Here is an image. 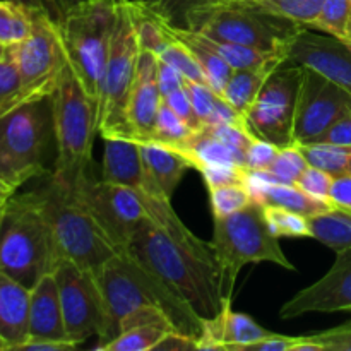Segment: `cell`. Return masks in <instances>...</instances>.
<instances>
[{"mask_svg": "<svg viewBox=\"0 0 351 351\" xmlns=\"http://www.w3.org/2000/svg\"><path fill=\"white\" fill-rule=\"evenodd\" d=\"M9 48H10V47H7V45L0 43V58H3L7 53H9Z\"/></svg>", "mask_w": 351, "mask_h": 351, "instance_id": "cell-51", "label": "cell"}, {"mask_svg": "<svg viewBox=\"0 0 351 351\" xmlns=\"http://www.w3.org/2000/svg\"><path fill=\"white\" fill-rule=\"evenodd\" d=\"M298 146L304 151L308 165L329 171L332 177L351 175V146L324 143H307Z\"/></svg>", "mask_w": 351, "mask_h": 351, "instance_id": "cell-29", "label": "cell"}, {"mask_svg": "<svg viewBox=\"0 0 351 351\" xmlns=\"http://www.w3.org/2000/svg\"><path fill=\"white\" fill-rule=\"evenodd\" d=\"M161 101L163 98H161L160 84H158V57L153 51L141 48L136 79H134L129 99L132 141H137V143L153 141Z\"/></svg>", "mask_w": 351, "mask_h": 351, "instance_id": "cell-18", "label": "cell"}, {"mask_svg": "<svg viewBox=\"0 0 351 351\" xmlns=\"http://www.w3.org/2000/svg\"><path fill=\"white\" fill-rule=\"evenodd\" d=\"M146 2L171 24L185 27L187 17L209 0H146Z\"/></svg>", "mask_w": 351, "mask_h": 351, "instance_id": "cell-39", "label": "cell"}, {"mask_svg": "<svg viewBox=\"0 0 351 351\" xmlns=\"http://www.w3.org/2000/svg\"><path fill=\"white\" fill-rule=\"evenodd\" d=\"M211 249L219 271L223 298H232L240 271L247 264L273 263L287 271H295L280 239L271 232L261 202L254 201L242 211L228 216H213Z\"/></svg>", "mask_w": 351, "mask_h": 351, "instance_id": "cell-5", "label": "cell"}, {"mask_svg": "<svg viewBox=\"0 0 351 351\" xmlns=\"http://www.w3.org/2000/svg\"><path fill=\"white\" fill-rule=\"evenodd\" d=\"M53 274L69 341L81 345L91 336H99L105 326V305L95 271L82 269L71 261H60Z\"/></svg>", "mask_w": 351, "mask_h": 351, "instance_id": "cell-14", "label": "cell"}, {"mask_svg": "<svg viewBox=\"0 0 351 351\" xmlns=\"http://www.w3.org/2000/svg\"><path fill=\"white\" fill-rule=\"evenodd\" d=\"M350 16L351 0H322L317 16L307 24V27L346 41Z\"/></svg>", "mask_w": 351, "mask_h": 351, "instance_id": "cell-30", "label": "cell"}, {"mask_svg": "<svg viewBox=\"0 0 351 351\" xmlns=\"http://www.w3.org/2000/svg\"><path fill=\"white\" fill-rule=\"evenodd\" d=\"M0 351H10L9 350V345H7V343L3 341L2 336H0Z\"/></svg>", "mask_w": 351, "mask_h": 351, "instance_id": "cell-52", "label": "cell"}, {"mask_svg": "<svg viewBox=\"0 0 351 351\" xmlns=\"http://www.w3.org/2000/svg\"><path fill=\"white\" fill-rule=\"evenodd\" d=\"M95 273L105 305V326L98 336L96 350L115 338L122 317L141 307L161 308L178 331L194 336L199 341L204 317L130 252H117Z\"/></svg>", "mask_w": 351, "mask_h": 351, "instance_id": "cell-1", "label": "cell"}, {"mask_svg": "<svg viewBox=\"0 0 351 351\" xmlns=\"http://www.w3.org/2000/svg\"><path fill=\"white\" fill-rule=\"evenodd\" d=\"M336 254L335 264L321 280L298 291L281 307V319L351 312V247Z\"/></svg>", "mask_w": 351, "mask_h": 351, "instance_id": "cell-16", "label": "cell"}, {"mask_svg": "<svg viewBox=\"0 0 351 351\" xmlns=\"http://www.w3.org/2000/svg\"><path fill=\"white\" fill-rule=\"evenodd\" d=\"M14 2H19V3H23V5L31 7V9L47 10V5H45V0H14Z\"/></svg>", "mask_w": 351, "mask_h": 351, "instance_id": "cell-50", "label": "cell"}, {"mask_svg": "<svg viewBox=\"0 0 351 351\" xmlns=\"http://www.w3.org/2000/svg\"><path fill=\"white\" fill-rule=\"evenodd\" d=\"M36 10L14 0H0V43L12 47L26 40L33 29Z\"/></svg>", "mask_w": 351, "mask_h": 351, "instance_id": "cell-28", "label": "cell"}, {"mask_svg": "<svg viewBox=\"0 0 351 351\" xmlns=\"http://www.w3.org/2000/svg\"><path fill=\"white\" fill-rule=\"evenodd\" d=\"M281 147L271 141L256 136L245 154V168L249 171H266L276 160Z\"/></svg>", "mask_w": 351, "mask_h": 351, "instance_id": "cell-40", "label": "cell"}, {"mask_svg": "<svg viewBox=\"0 0 351 351\" xmlns=\"http://www.w3.org/2000/svg\"><path fill=\"white\" fill-rule=\"evenodd\" d=\"M307 167L308 161L305 158L304 151L300 149L298 144H291V146L281 147L276 160L273 161V165L266 171H259V173H264L274 182L295 185L298 177L304 173V170Z\"/></svg>", "mask_w": 351, "mask_h": 351, "instance_id": "cell-33", "label": "cell"}, {"mask_svg": "<svg viewBox=\"0 0 351 351\" xmlns=\"http://www.w3.org/2000/svg\"><path fill=\"white\" fill-rule=\"evenodd\" d=\"M74 192L117 252H129L137 230L149 219L139 195L125 185L112 184L103 178L96 180L93 173L86 175Z\"/></svg>", "mask_w": 351, "mask_h": 351, "instance_id": "cell-12", "label": "cell"}, {"mask_svg": "<svg viewBox=\"0 0 351 351\" xmlns=\"http://www.w3.org/2000/svg\"><path fill=\"white\" fill-rule=\"evenodd\" d=\"M170 31L173 36H177L178 40L184 41V43L187 45V48L192 51V55L195 57L197 64L201 65V69L204 71L206 77H208L209 81V86H211L218 95L223 96L226 84H228L230 75H232L233 72V69L230 67L228 62L223 57H219L215 50L206 47L194 29L175 26V24L170 23Z\"/></svg>", "mask_w": 351, "mask_h": 351, "instance_id": "cell-25", "label": "cell"}, {"mask_svg": "<svg viewBox=\"0 0 351 351\" xmlns=\"http://www.w3.org/2000/svg\"><path fill=\"white\" fill-rule=\"evenodd\" d=\"M199 351L197 338L191 335H185L182 331H170L165 335V338L154 346L153 351Z\"/></svg>", "mask_w": 351, "mask_h": 351, "instance_id": "cell-44", "label": "cell"}, {"mask_svg": "<svg viewBox=\"0 0 351 351\" xmlns=\"http://www.w3.org/2000/svg\"><path fill=\"white\" fill-rule=\"evenodd\" d=\"M0 218H2V208H0Z\"/></svg>", "mask_w": 351, "mask_h": 351, "instance_id": "cell-54", "label": "cell"}, {"mask_svg": "<svg viewBox=\"0 0 351 351\" xmlns=\"http://www.w3.org/2000/svg\"><path fill=\"white\" fill-rule=\"evenodd\" d=\"M24 105L23 79L19 67L9 48V53L0 58V117Z\"/></svg>", "mask_w": 351, "mask_h": 351, "instance_id": "cell-31", "label": "cell"}, {"mask_svg": "<svg viewBox=\"0 0 351 351\" xmlns=\"http://www.w3.org/2000/svg\"><path fill=\"white\" fill-rule=\"evenodd\" d=\"M197 171L208 189L232 184H249V170L240 165H202Z\"/></svg>", "mask_w": 351, "mask_h": 351, "instance_id": "cell-37", "label": "cell"}, {"mask_svg": "<svg viewBox=\"0 0 351 351\" xmlns=\"http://www.w3.org/2000/svg\"><path fill=\"white\" fill-rule=\"evenodd\" d=\"M27 339L69 341L67 332H65L60 293H58V285L53 273L45 274L31 288L29 338Z\"/></svg>", "mask_w": 351, "mask_h": 351, "instance_id": "cell-20", "label": "cell"}, {"mask_svg": "<svg viewBox=\"0 0 351 351\" xmlns=\"http://www.w3.org/2000/svg\"><path fill=\"white\" fill-rule=\"evenodd\" d=\"M322 0H209L204 7H232V9L252 10L267 16L285 17L307 27V24L317 16ZM195 12V10H194Z\"/></svg>", "mask_w": 351, "mask_h": 351, "instance_id": "cell-24", "label": "cell"}, {"mask_svg": "<svg viewBox=\"0 0 351 351\" xmlns=\"http://www.w3.org/2000/svg\"><path fill=\"white\" fill-rule=\"evenodd\" d=\"M40 192L58 261H71L82 269L96 271L115 256L117 249L74 191L50 180Z\"/></svg>", "mask_w": 351, "mask_h": 351, "instance_id": "cell-8", "label": "cell"}, {"mask_svg": "<svg viewBox=\"0 0 351 351\" xmlns=\"http://www.w3.org/2000/svg\"><path fill=\"white\" fill-rule=\"evenodd\" d=\"M348 113L350 93L315 69L304 65L295 113V144L312 143Z\"/></svg>", "mask_w": 351, "mask_h": 351, "instance_id": "cell-15", "label": "cell"}, {"mask_svg": "<svg viewBox=\"0 0 351 351\" xmlns=\"http://www.w3.org/2000/svg\"><path fill=\"white\" fill-rule=\"evenodd\" d=\"M79 2H81V0H45V5H47V10L51 16V19H53L55 23H60L65 17V14Z\"/></svg>", "mask_w": 351, "mask_h": 351, "instance_id": "cell-48", "label": "cell"}, {"mask_svg": "<svg viewBox=\"0 0 351 351\" xmlns=\"http://www.w3.org/2000/svg\"><path fill=\"white\" fill-rule=\"evenodd\" d=\"M332 180H335V177L329 171L314 167V165H308L304 173L298 177L295 185L300 187L304 192H307L308 195H312V197L319 199V201L331 202L329 195H331Z\"/></svg>", "mask_w": 351, "mask_h": 351, "instance_id": "cell-38", "label": "cell"}, {"mask_svg": "<svg viewBox=\"0 0 351 351\" xmlns=\"http://www.w3.org/2000/svg\"><path fill=\"white\" fill-rule=\"evenodd\" d=\"M170 331H178L171 321H151L127 328L119 336L103 345V351H153Z\"/></svg>", "mask_w": 351, "mask_h": 351, "instance_id": "cell-27", "label": "cell"}, {"mask_svg": "<svg viewBox=\"0 0 351 351\" xmlns=\"http://www.w3.org/2000/svg\"><path fill=\"white\" fill-rule=\"evenodd\" d=\"M158 84H160L161 98H165L167 95L177 91L184 86V75L177 69L171 67L170 64L158 58Z\"/></svg>", "mask_w": 351, "mask_h": 351, "instance_id": "cell-45", "label": "cell"}, {"mask_svg": "<svg viewBox=\"0 0 351 351\" xmlns=\"http://www.w3.org/2000/svg\"><path fill=\"white\" fill-rule=\"evenodd\" d=\"M288 62L315 69L351 95V43L305 27L291 45Z\"/></svg>", "mask_w": 351, "mask_h": 351, "instance_id": "cell-17", "label": "cell"}, {"mask_svg": "<svg viewBox=\"0 0 351 351\" xmlns=\"http://www.w3.org/2000/svg\"><path fill=\"white\" fill-rule=\"evenodd\" d=\"M346 41H350L351 43V16H350V23H348V40Z\"/></svg>", "mask_w": 351, "mask_h": 351, "instance_id": "cell-53", "label": "cell"}, {"mask_svg": "<svg viewBox=\"0 0 351 351\" xmlns=\"http://www.w3.org/2000/svg\"><path fill=\"white\" fill-rule=\"evenodd\" d=\"M129 252L173 288L201 317H213L221 311L225 298L218 264L175 242L151 219L137 230Z\"/></svg>", "mask_w": 351, "mask_h": 351, "instance_id": "cell-2", "label": "cell"}, {"mask_svg": "<svg viewBox=\"0 0 351 351\" xmlns=\"http://www.w3.org/2000/svg\"><path fill=\"white\" fill-rule=\"evenodd\" d=\"M139 53L141 43L132 0H117V23L98 99V123L103 139L132 141L129 99Z\"/></svg>", "mask_w": 351, "mask_h": 351, "instance_id": "cell-6", "label": "cell"}, {"mask_svg": "<svg viewBox=\"0 0 351 351\" xmlns=\"http://www.w3.org/2000/svg\"><path fill=\"white\" fill-rule=\"evenodd\" d=\"M209 192V202H211L213 216H228L237 211H242L254 199L249 184H232L221 185V187H211Z\"/></svg>", "mask_w": 351, "mask_h": 351, "instance_id": "cell-34", "label": "cell"}, {"mask_svg": "<svg viewBox=\"0 0 351 351\" xmlns=\"http://www.w3.org/2000/svg\"><path fill=\"white\" fill-rule=\"evenodd\" d=\"M312 239L321 242L329 249L339 250L351 247V211L350 209L335 208L322 215L311 216Z\"/></svg>", "mask_w": 351, "mask_h": 351, "instance_id": "cell-26", "label": "cell"}, {"mask_svg": "<svg viewBox=\"0 0 351 351\" xmlns=\"http://www.w3.org/2000/svg\"><path fill=\"white\" fill-rule=\"evenodd\" d=\"M308 338L321 346V351H351V321L338 328L308 335Z\"/></svg>", "mask_w": 351, "mask_h": 351, "instance_id": "cell-41", "label": "cell"}, {"mask_svg": "<svg viewBox=\"0 0 351 351\" xmlns=\"http://www.w3.org/2000/svg\"><path fill=\"white\" fill-rule=\"evenodd\" d=\"M58 263L41 192L14 194L0 218V273L33 288Z\"/></svg>", "mask_w": 351, "mask_h": 351, "instance_id": "cell-3", "label": "cell"}, {"mask_svg": "<svg viewBox=\"0 0 351 351\" xmlns=\"http://www.w3.org/2000/svg\"><path fill=\"white\" fill-rule=\"evenodd\" d=\"M57 160L50 180L75 191L91 173L93 144L99 134L98 103L86 93L71 67L50 96Z\"/></svg>", "mask_w": 351, "mask_h": 351, "instance_id": "cell-4", "label": "cell"}, {"mask_svg": "<svg viewBox=\"0 0 351 351\" xmlns=\"http://www.w3.org/2000/svg\"><path fill=\"white\" fill-rule=\"evenodd\" d=\"M143 161L147 171L154 178L168 199L173 197L175 191L180 185L185 171L191 167V161L178 151L161 146L158 143H139Z\"/></svg>", "mask_w": 351, "mask_h": 351, "instance_id": "cell-23", "label": "cell"}, {"mask_svg": "<svg viewBox=\"0 0 351 351\" xmlns=\"http://www.w3.org/2000/svg\"><path fill=\"white\" fill-rule=\"evenodd\" d=\"M77 348L75 343L71 341H55V339H27L19 346L24 351H72Z\"/></svg>", "mask_w": 351, "mask_h": 351, "instance_id": "cell-47", "label": "cell"}, {"mask_svg": "<svg viewBox=\"0 0 351 351\" xmlns=\"http://www.w3.org/2000/svg\"><path fill=\"white\" fill-rule=\"evenodd\" d=\"M23 79L24 105L48 99L69 67L60 26L48 10L34 12L33 29L26 40L10 47Z\"/></svg>", "mask_w": 351, "mask_h": 351, "instance_id": "cell-11", "label": "cell"}, {"mask_svg": "<svg viewBox=\"0 0 351 351\" xmlns=\"http://www.w3.org/2000/svg\"><path fill=\"white\" fill-rule=\"evenodd\" d=\"M115 23L117 0H81L58 23L69 67L96 103Z\"/></svg>", "mask_w": 351, "mask_h": 351, "instance_id": "cell-7", "label": "cell"}, {"mask_svg": "<svg viewBox=\"0 0 351 351\" xmlns=\"http://www.w3.org/2000/svg\"><path fill=\"white\" fill-rule=\"evenodd\" d=\"M53 132L50 98L0 117V178L17 189L47 173L45 153Z\"/></svg>", "mask_w": 351, "mask_h": 351, "instance_id": "cell-9", "label": "cell"}, {"mask_svg": "<svg viewBox=\"0 0 351 351\" xmlns=\"http://www.w3.org/2000/svg\"><path fill=\"white\" fill-rule=\"evenodd\" d=\"M336 208L350 209L351 211V175H339L335 177L329 195Z\"/></svg>", "mask_w": 351, "mask_h": 351, "instance_id": "cell-46", "label": "cell"}, {"mask_svg": "<svg viewBox=\"0 0 351 351\" xmlns=\"http://www.w3.org/2000/svg\"><path fill=\"white\" fill-rule=\"evenodd\" d=\"M304 65L287 62L273 72L247 113L252 132L276 146L295 144V113Z\"/></svg>", "mask_w": 351, "mask_h": 351, "instance_id": "cell-13", "label": "cell"}, {"mask_svg": "<svg viewBox=\"0 0 351 351\" xmlns=\"http://www.w3.org/2000/svg\"><path fill=\"white\" fill-rule=\"evenodd\" d=\"M31 288L0 273V336L9 350H19L29 338Z\"/></svg>", "mask_w": 351, "mask_h": 351, "instance_id": "cell-21", "label": "cell"}, {"mask_svg": "<svg viewBox=\"0 0 351 351\" xmlns=\"http://www.w3.org/2000/svg\"><path fill=\"white\" fill-rule=\"evenodd\" d=\"M312 143H324V144H338V146H351V113L339 119L338 122L332 123L324 134L317 137Z\"/></svg>", "mask_w": 351, "mask_h": 351, "instance_id": "cell-43", "label": "cell"}, {"mask_svg": "<svg viewBox=\"0 0 351 351\" xmlns=\"http://www.w3.org/2000/svg\"><path fill=\"white\" fill-rule=\"evenodd\" d=\"M168 29H170V24H168ZM158 58L167 62V64H170L171 67L177 69V71L180 72L185 79H189V81L209 84L204 71H202L201 65L197 64V60H195L192 51L187 48V45H185L184 41L178 40L177 36H173V34H171L170 43H168L167 47H165V50L158 55Z\"/></svg>", "mask_w": 351, "mask_h": 351, "instance_id": "cell-36", "label": "cell"}, {"mask_svg": "<svg viewBox=\"0 0 351 351\" xmlns=\"http://www.w3.org/2000/svg\"><path fill=\"white\" fill-rule=\"evenodd\" d=\"M287 62L288 53H278L267 58L263 64L256 65V67L235 69L232 72V75H230L228 84H226L223 96H225L226 101L237 112H240L247 119V113H249L250 106L254 105L257 95L264 88L267 79L273 75L274 71H278Z\"/></svg>", "mask_w": 351, "mask_h": 351, "instance_id": "cell-22", "label": "cell"}, {"mask_svg": "<svg viewBox=\"0 0 351 351\" xmlns=\"http://www.w3.org/2000/svg\"><path fill=\"white\" fill-rule=\"evenodd\" d=\"M192 127L185 120H182L170 106L161 101L156 117V127L151 143H158L167 147H177L192 134Z\"/></svg>", "mask_w": 351, "mask_h": 351, "instance_id": "cell-35", "label": "cell"}, {"mask_svg": "<svg viewBox=\"0 0 351 351\" xmlns=\"http://www.w3.org/2000/svg\"><path fill=\"white\" fill-rule=\"evenodd\" d=\"M273 332L257 324L250 315L232 308V298H225L221 311L204 319L199 336V351H247L250 345L267 338Z\"/></svg>", "mask_w": 351, "mask_h": 351, "instance_id": "cell-19", "label": "cell"}, {"mask_svg": "<svg viewBox=\"0 0 351 351\" xmlns=\"http://www.w3.org/2000/svg\"><path fill=\"white\" fill-rule=\"evenodd\" d=\"M163 101L167 103V105L170 106V108L173 110V112L177 113L182 120H185V122H187L192 129H197V127H201L197 115H195V112H194V106H192L191 98H189V95H187V91H185L184 86H182L180 89H177V91H173V93H170V95L165 96Z\"/></svg>", "mask_w": 351, "mask_h": 351, "instance_id": "cell-42", "label": "cell"}, {"mask_svg": "<svg viewBox=\"0 0 351 351\" xmlns=\"http://www.w3.org/2000/svg\"><path fill=\"white\" fill-rule=\"evenodd\" d=\"M14 194H16V189L10 187L3 178H0V208H3Z\"/></svg>", "mask_w": 351, "mask_h": 351, "instance_id": "cell-49", "label": "cell"}, {"mask_svg": "<svg viewBox=\"0 0 351 351\" xmlns=\"http://www.w3.org/2000/svg\"><path fill=\"white\" fill-rule=\"evenodd\" d=\"M185 27L261 51L291 50V45L305 29V26L285 17L232 7L197 9L187 17Z\"/></svg>", "mask_w": 351, "mask_h": 351, "instance_id": "cell-10", "label": "cell"}, {"mask_svg": "<svg viewBox=\"0 0 351 351\" xmlns=\"http://www.w3.org/2000/svg\"><path fill=\"white\" fill-rule=\"evenodd\" d=\"M264 213H266V221L269 225L271 232L278 239H281V237H288V239H312L308 216L280 208V206H264Z\"/></svg>", "mask_w": 351, "mask_h": 351, "instance_id": "cell-32", "label": "cell"}]
</instances>
